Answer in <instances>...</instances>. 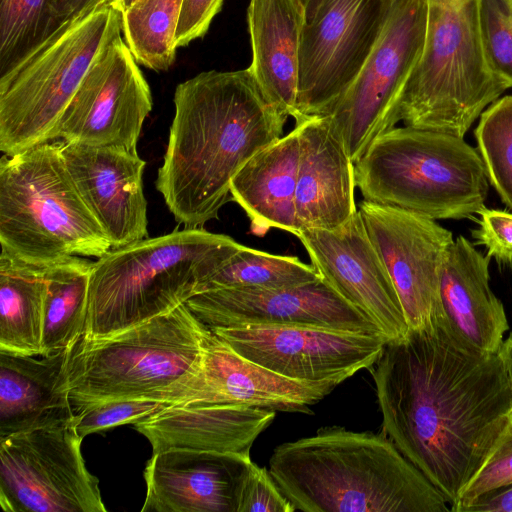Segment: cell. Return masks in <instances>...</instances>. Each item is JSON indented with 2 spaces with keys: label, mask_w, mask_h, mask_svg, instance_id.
Returning a JSON list of instances; mask_svg holds the SVG:
<instances>
[{
  "label": "cell",
  "mask_w": 512,
  "mask_h": 512,
  "mask_svg": "<svg viewBox=\"0 0 512 512\" xmlns=\"http://www.w3.org/2000/svg\"><path fill=\"white\" fill-rule=\"evenodd\" d=\"M368 370L382 430L454 506L512 414L499 351L465 344L438 320L386 342Z\"/></svg>",
  "instance_id": "1"
},
{
  "label": "cell",
  "mask_w": 512,
  "mask_h": 512,
  "mask_svg": "<svg viewBox=\"0 0 512 512\" xmlns=\"http://www.w3.org/2000/svg\"><path fill=\"white\" fill-rule=\"evenodd\" d=\"M175 113L156 189L179 225L217 219L231 181L282 137L287 118L264 97L248 68L201 72L177 85Z\"/></svg>",
  "instance_id": "2"
},
{
  "label": "cell",
  "mask_w": 512,
  "mask_h": 512,
  "mask_svg": "<svg viewBox=\"0 0 512 512\" xmlns=\"http://www.w3.org/2000/svg\"><path fill=\"white\" fill-rule=\"evenodd\" d=\"M270 475L304 512H448L437 488L385 431L326 426L277 446Z\"/></svg>",
  "instance_id": "3"
},
{
  "label": "cell",
  "mask_w": 512,
  "mask_h": 512,
  "mask_svg": "<svg viewBox=\"0 0 512 512\" xmlns=\"http://www.w3.org/2000/svg\"><path fill=\"white\" fill-rule=\"evenodd\" d=\"M243 245L202 227L111 248L94 261L83 336L119 333L185 303Z\"/></svg>",
  "instance_id": "4"
},
{
  "label": "cell",
  "mask_w": 512,
  "mask_h": 512,
  "mask_svg": "<svg viewBox=\"0 0 512 512\" xmlns=\"http://www.w3.org/2000/svg\"><path fill=\"white\" fill-rule=\"evenodd\" d=\"M206 330L183 303L110 336H81L66 364L74 410L112 399L174 404L180 384L201 367Z\"/></svg>",
  "instance_id": "5"
},
{
  "label": "cell",
  "mask_w": 512,
  "mask_h": 512,
  "mask_svg": "<svg viewBox=\"0 0 512 512\" xmlns=\"http://www.w3.org/2000/svg\"><path fill=\"white\" fill-rule=\"evenodd\" d=\"M364 200L431 219H463L485 208L488 176L463 138L410 126L377 137L354 163Z\"/></svg>",
  "instance_id": "6"
},
{
  "label": "cell",
  "mask_w": 512,
  "mask_h": 512,
  "mask_svg": "<svg viewBox=\"0 0 512 512\" xmlns=\"http://www.w3.org/2000/svg\"><path fill=\"white\" fill-rule=\"evenodd\" d=\"M62 145L43 143L0 161L1 250L34 265L98 259L112 248L69 174Z\"/></svg>",
  "instance_id": "7"
},
{
  "label": "cell",
  "mask_w": 512,
  "mask_h": 512,
  "mask_svg": "<svg viewBox=\"0 0 512 512\" xmlns=\"http://www.w3.org/2000/svg\"><path fill=\"white\" fill-rule=\"evenodd\" d=\"M123 32L105 0L60 26L0 75V150L13 155L59 139L61 117L101 49Z\"/></svg>",
  "instance_id": "8"
},
{
  "label": "cell",
  "mask_w": 512,
  "mask_h": 512,
  "mask_svg": "<svg viewBox=\"0 0 512 512\" xmlns=\"http://www.w3.org/2000/svg\"><path fill=\"white\" fill-rule=\"evenodd\" d=\"M421 57L404 87L398 120L463 138L506 90L486 62L479 0H426Z\"/></svg>",
  "instance_id": "9"
},
{
  "label": "cell",
  "mask_w": 512,
  "mask_h": 512,
  "mask_svg": "<svg viewBox=\"0 0 512 512\" xmlns=\"http://www.w3.org/2000/svg\"><path fill=\"white\" fill-rule=\"evenodd\" d=\"M83 438L72 422L0 439V504L6 512H105Z\"/></svg>",
  "instance_id": "10"
},
{
  "label": "cell",
  "mask_w": 512,
  "mask_h": 512,
  "mask_svg": "<svg viewBox=\"0 0 512 512\" xmlns=\"http://www.w3.org/2000/svg\"><path fill=\"white\" fill-rule=\"evenodd\" d=\"M395 0H323L304 24L295 122L329 115L376 46Z\"/></svg>",
  "instance_id": "11"
},
{
  "label": "cell",
  "mask_w": 512,
  "mask_h": 512,
  "mask_svg": "<svg viewBox=\"0 0 512 512\" xmlns=\"http://www.w3.org/2000/svg\"><path fill=\"white\" fill-rule=\"evenodd\" d=\"M426 20V0H395L376 46L329 114L353 163L399 122L404 87L423 51Z\"/></svg>",
  "instance_id": "12"
},
{
  "label": "cell",
  "mask_w": 512,
  "mask_h": 512,
  "mask_svg": "<svg viewBox=\"0 0 512 512\" xmlns=\"http://www.w3.org/2000/svg\"><path fill=\"white\" fill-rule=\"evenodd\" d=\"M152 107L150 87L119 36L98 53L66 107L59 123V139L69 144L137 151Z\"/></svg>",
  "instance_id": "13"
},
{
  "label": "cell",
  "mask_w": 512,
  "mask_h": 512,
  "mask_svg": "<svg viewBox=\"0 0 512 512\" xmlns=\"http://www.w3.org/2000/svg\"><path fill=\"white\" fill-rule=\"evenodd\" d=\"M236 352L287 378L337 385L369 369L388 340L302 325H239L210 329Z\"/></svg>",
  "instance_id": "14"
},
{
  "label": "cell",
  "mask_w": 512,
  "mask_h": 512,
  "mask_svg": "<svg viewBox=\"0 0 512 512\" xmlns=\"http://www.w3.org/2000/svg\"><path fill=\"white\" fill-rule=\"evenodd\" d=\"M358 211L399 296L409 329L442 318L440 276L451 231L434 219L363 200Z\"/></svg>",
  "instance_id": "15"
},
{
  "label": "cell",
  "mask_w": 512,
  "mask_h": 512,
  "mask_svg": "<svg viewBox=\"0 0 512 512\" xmlns=\"http://www.w3.org/2000/svg\"><path fill=\"white\" fill-rule=\"evenodd\" d=\"M185 304L209 329L302 325L383 335L368 316L343 299L322 278L287 288L205 291L191 296Z\"/></svg>",
  "instance_id": "16"
},
{
  "label": "cell",
  "mask_w": 512,
  "mask_h": 512,
  "mask_svg": "<svg viewBox=\"0 0 512 512\" xmlns=\"http://www.w3.org/2000/svg\"><path fill=\"white\" fill-rule=\"evenodd\" d=\"M295 236L321 278L368 316L388 341L408 332L397 291L359 211L335 229H306Z\"/></svg>",
  "instance_id": "17"
},
{
  "label": "cell",
  "mask_w": 512,
  "mask_h": 512,
  "mask_svg": "<svg viewBox=\"0 0 512 512\" xmlns=\"http://www.w3.org/2000/svg\"><path fill=\"white\" fill-rule=\"evenodd\" d=\"M333 382L287 378L236 352L207 328L201 367L175 405H244L274 411L313 414L310 406L329 395Z\"/></svg>",
  "instance_id": "18"
},
{
  "label": "cell",
  "mask_w": 512,
  "mask_h": 512,
  "mask_svg": "<svg viewBox=\"0 0 512 512\" xmlns=\"http://www.w3.org/2000/svg\"><path fill=\"white\" fill-rule=\"evenodd\" d=\"M62 154L80 196L112 248L148 237L146 162L137 151L63 142Z\"/></svg>",
  "instance_id": "19"
},
{
  "label": "cell",
  "mask_w": 512,
  "mask_h": 512,
  "mask_svg": "<svg viewBox=\"0 0 512 512\" xmlns=\"http://www.w3.org/2000/svg\"><path fill=\"white\" fill-rule=\"evenodd\" d=\"M250 456L169 449L152 453L142 512H236Z\"/></svg>",
  "instance_id": "20"
},
{
  "label": "cell",
  "mask_w": 512,
  "mask_h": 512,
  "mask_svg": "<svg viewBox=\"0 0 512 512\" xmlns=\"http://www.w3.org/2000/svg\"><path fill=\"white\" fill-rule=\"evenodd\" d=\"M295 127L300 148L295 197L297 233L335 229L358 211L354 163L330 115L307 118Z\"/></svg>",
  "instance_id": "21"
},
{
  "label": "cell",
  "mask_w": 512,
  "mask_h": 512,
  "mask_svg": "<svg viewBox=\"0 0 512 512\" xmlns=\"http://www.w3.org/2000/svg\"><path fill=\"white\" fill-rule=\"evenodd\" d=\"M274 410L244 405H169L134 423L152 453L186 449L250 456L257 437L272 423Z\"/></svg>",
  "instance_id": "22"
},
{
  "label": "cell",
  "mask_w": 512,
  "mask_h": 512,
  "mask_svg": "<svg viewBox=\"0 0 512 512\" xmlns=\"http://www.w3.org/2000/svg\"><path fill=\"white\" fill-rule=\"evenodd\" d=\"M489 261L463 236L453 241L440 276V320L465 344L497 352L508 322L503 304L489 285Z\"/></svg>",
  "instance_id": "23"
},
{
  "label": "cell",
  "mask_w": 512,
  "mask_h": 512,
  "mask_svg": "<svg viewBox=\"0 0 512 512\" xmlns=\"http://www.w3.org/2000/svg\"><path fill=\"white\" fill-rule=\"evenodd\" d=\"M70 347L44 356L0 351V439L73 421L66 382Z\"/></svg>",
  "instance_id": "24"
},
{
  "label": "cell",
  "mask_w": 512,
  "mask_h": 512,
  "mask_svg": "<svg viewBox=\"0 0 512 512\" xmlns=\"http://www.w3.org/2000/svg\"><path fill=\"white\" fill-rule=\"evenodd\" d=\"M252 48L248 69L266 100L284 117L296 116L299 48L306 23L301 0H250Z\"/></svg>",
  "instance_id": "25"
},
{
  "label": "cell",
  "mask_w": 512,
  "mask_h": 512,
  "mask_svg": "<svg viewBox=\"0 0 512 512\" xmlns=\"http://www.w3.org/2000/svg\"><path fill=\"white\" fill-rule=\"evenodd\" d=\"M299 133L295 127L255 154L231 181V200L263 235L275 228L297 233L295 197L299 167Z\"/></svg>",
  "instance_id": "26"
},
{
  "label": "cell",
  "mask_w": 512,
  "mask_h": 512,
  "mask_svg": "<svg viewBox=\"0 0 512 512\" xmlns=\"http://www.w3.org/2000/svg\"><path fill=\"white\" fill-rule=\"evenodd\" d=\"M45 267L0 254V351L41 355Z\"/></svg>",
  "instance_id": "27"
},
{
  "label": "cell",
  "mask_w": 512,
  "mask_h": 512,
  "mask_svg": "<svg viewBox=\"0 0 512 512\" xmlns=\"http://www.w3.org/2000/svg\"><path fill=\"white\" fill-rule=\"evenodd\" d=\"M93 263L87 257L68 256L46 265L42 356L66 349L83 336Z\"/></svg>",
  "instance_id": "28"
},
{
  "label": "cell",
  "mask_w": 512,
  "mask_h": 512,
  "mask_svg": "<svg viewBox=\"0 0 512 512\" xmlns=\"http://www.w3.org/2000/svg\"><path fill=\"white\" fill-rule=\"evenodd\" d=\"M320 278L312 264H305L298 257L274 255L242 246L225 265L198 286L195 294L218 289L287 288Z\"/></svg>",
  "instance_id": "29"
},
{
  "label": "cell",
  "mask_w": 512,
  "mask_h": 512,
  "mask_svg": "<svg viewBox=\"0 0 512 512\" xmlns=\"http://www.w3.org/2000/svg\"><path fill=\"white\" fill-rule=\"evenodd\" d=\"M183 1L136 0L123 11L125 41L138 64L155 71L173 64Z\"/></svg>",
  "instance_id": "30"
},
{
  "label": "cell",
  "mask_w": 512,
  "mask_h": 512,
  "mask_svg": "<svg viewBox=\"0 0 512 512\" xmlns=\"http://www.w3.org/2000/svg\"><path fill=\"white\" fill-rule=\"evenodd\" d=\"M52 0H0V75L52 34Z\"/></svg>",
  "instance_id": "31"
},
{
  "label": "cell",
  "mask_w": 512,
  "mask_h": 512,
  "mask_svg": "<svg viewBox=\"0 0 512 512\" xmlns=\"http://www.w3.org/2000/svg\"><path fill=\"white\" fill-rule=\"evenodd\" d=\"M475 129L488 180L512 210V95L494 101Z\"/></svg>",
  "instance_id": "32"
},
{
  "label": "cell",
  "mask_w": 512,
  "mask_h": 512,
  "mask_svg": "<svg viewBox=\"0 0 512 512\" xmlns=\"http://www.w3.org/2000/svg\"><path fill=\"white\" fill-rule=\"evenodd\" d=\"M486 62L506 89L512 87V0H479Z\"/></svg>",
  "instance_id": "33"
},
{
  "label": "cell",
  "mask_w": 512,
  "mask_h": 512,
  "mask_svg": "<svg viewBox=\"0 0 512 512\" xmlns=\"http://www.w3.org/2000/svg\"><path fill=\"white\" fill-rule=\"evenodd\" d=\"M169 405L172 404L149 399L105 400L75 410L73 424L78 434L84 438L116 426L134 424Z\"/></svg>",
  "instance_id": "34"
},
{
  "label": "cell",
  "mask_w": 512,
  "mask_h": 512,
  "mask_svg": "<svg viewBox=\"0 0 512 512\" xmlns=\"http://www.w3.org/2000/svg\"><path fill=\"white\" fill-rule=\"evenodd\" d=\"M512 484V414L483 466L463 490L453 512H461L476 498Z\"/></svg>",
  "instance_id": "35"
},
{
  "label": "cell",
  "mask_w": 512,
  "mask_h": 512,
  "mask_svg": "<svg viewBox=\"0 0 512 512\" xmlns=\"http://www.w3.org/2000/svg\"><path fill=\"white\" fill-rule=\"evenodd\" d=\"M296 508L281 492L269 471L248 463L238 489L236 512H294Z\"/></svg>",
  "instance_id": "36"
},
{
  "label": "cell",
  "mask_w": 512,
  "mask_h": 512,
  "mask_svg": "<svg viewBox=\"0 0 512 512\" xmlns=\"http://www.w3.org/2000/svg\"><path fill=\"white\" fill-rule=\"evenodd\" d=\"M479 215L478 228L472 231L477 244L486 248L487 257L512 265V213L484 208Z\"/></svg>",
  "instance_id": "37"
},
{
  "label": "cell",
  "mask_w": 512,
  "mask_h": 512,
  "mask_svg": "<svg viewBox=\"0 0 512 512\" xmlns=\"http://www.w3.org/2000/svg\"><path fill=\"white\" fill-rule=\"evenodd\" d=\"M224 0H184L176 29L177 48L203 37Z\"/></svg>",
  "instance_id": "38"
},
{
  "label": "cell",
  "mask_w": 512,
  "mask_h": 512,
  "mask_svg": "<svg viewBox=\"0 0 512 512\" xmlns=\"http://www.w3.org/2000/svg\"><path fill=\"white\" fill-rule=\"evenodd\" d=\"M105 0H52L51 30L56 31L63 24L88 12Z\"/></svg>",
  "instance_id": "39"
},
{
  "label": "cell",
  "mask_w": 512,
  "mask_h": 512,
  "mask_svg": "<svg viewBox=\"0 0 512 512\" xmlns=\"http://www.w3.org/2000/svg\"><path fill=\"white\" fill-rule=\"evenodd\" d=\"M461 512H512V484L481 495Z\"/></svg>",
  "instance_id": "40"
},
{
  "label": "cell",
  "mask_w": 512,
  "mask_h": 512,
  "mask_svg": "<svg viewBox=\"0 0 512 512\" xmlns=\"http://www.w3.org/2000/svg\"><path fill=\"white\" fill-rule=\"evenodd\" d=\"M499 353L503 360L512 391V332L503 340Z\"/></svg>",
  "instance_id": "41"
},
{
  "label": "cell",
  "mask_w": 512,
  "mask_h": 512,
  "mask_svg": "<svg viewBox=\"0 0 512 512\" xmlns=\"http://www.w3.org/2000/svg\"><path fill=\"white\" fill-rule=\"evenodd\" d=\"M305 7L306 21L312 19L323 0H301Z\"/></svg>",
  "instance_id": "42"
},
{
  "label": "cell",
  "mask_w": 512,
  "mask_h": 512,
  "mask_svg": "<svg viewBox=\"0 0 512 512\" xmlns=\"http://www.w3.org/2000/svg\"><path fill=\"white\" fill-rule=\"evenodd\" d=\"M117 4L121 8L122 11H125L127 8H129L134 0H116Z\"/></svg>",
  "instance_id": "43"
},
{
  "label": "cell",
  "mask_w": 512,
  "mask_h": 512,
  "mask_svg": "<svg viewBox=\"0 0 512 512\" xmlns=\"http://www.w3.org/2000/svg\"><path fill=\"white\" fill-rule=\"evenodd\" d=\"M135 1H136V0H134V2H135ZM134 2H133V3H134Z\"/></svg>",
  "instance_id": "44"
}]
</instances>
